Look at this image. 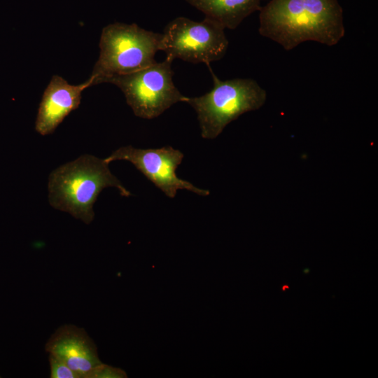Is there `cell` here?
Here are the masks:
<instances>
[{
    "label": "cell",
    "instance_id": "1",
    "mask_svg": "<svg viewBox=\"0 0 378 378\" xmlns=\"http://www.w3.org/2000/svg\"><path fill=\"white\" fill-rule=\"evenodd\" d=\"M259 11V34L286 50L309 41L332 46L345 34L337 0H270Z\"/></svg>",
    "mask_w": 378,
    "mask_h": 378
},
{
    "label": "cell",
    "instance_id": "2",
    "mask_svg": "<svg viewBox=\"0 0 378 378\" xmlns=\"http://www.w3.org/2000/svg\"><path fill=\"white\" fill-rule=\"evenodd\" d=\"M107 187L116 188L122 196L131 195L111 172L104 159L84 155L50 174L48 200L53 208L90 224L94 216V204L101 191Z\"/></svg>",
    "mask_w": 378,
    "mask_h": 378
},
{
    "label": "cell",
    "instance_id": "3",
    "mask_svg": "<svg viewBox=\"0 0 378 378\" xmlns=\"http://www.w3.org/2000/svg\"><path fill=\"white\" fill-rule=\"evenodd\" d=\"M212 75L214 87L209 92L186 102L196 111L204 139L216 138L232 121L244 113L262 107L267 92L252 78L221 80L207 65Z\"/></svg>",
    "mask_w": 378,
    "mask_h": 378
},
{
    "label": "cell",
    "instance_id": "4",
    "mask_svg": "<svg viewBox=\"0 0 378 378\" xmlns=\"http://www.w3.org/2000/svg\"><path fill=\"white\" fill-rule=\"evenodd\" d=\"M162 34L137 24L115 22L102 29L98 60L92 75V85L107 77L132 73L156 63Z\"/></svg>",
    "mask_w": 378,
    "mask_h": 378
},
{
    "label": "cell",
    "instance_id": "5",
    "mask_svg": "<svg viewBox=\"0 0 378 378\" xmlns=\"http://www.w3.org/2000/svg\"><path fill=\"white\" fill-rule=\"evenodd\" d=\"M173 59L167 57L141 70L104 78L102 83H112L125 94L135 115L153 119L174 104L186 102V97L173 82Z\"/></svg>",
    "mask_w": 378,
    "mask_h": 378
},
{
    "label": "cell",
    "instance_id": "6",
    "mask_svg": "<svg viewBox=\"0 0 378 378\" xmlns=\"http://www.w3.org/2000/svg\"><path fill=\"white\" fill-rule=\"evenodd\" d=\"M228 43L225 29L216 22L206 18L196 22L178 17L164 27L160 50L173 60L209 65L224 57Z\"/></svg>",
    "mask_w": 378,
    "mask_h": 378
},
{
    "label": "cell",
    "instance_id": "7",
    "mask_svg": "<svg viewBox=\"0 0 378 378\" xmlns=\"http://www.w3.org/2000/svg\"><path fill=\"white\" fill-rule=\"evenodd\" d=\"M183 157L179 150L169 146L148 149L127 146L113 151L104 160L108 164L116 160L130 162L170 198H174L178 190H187L201 196H207L209 190L199 188L176 175V170L182 162Z\"/></svg>",
    "mask_w": 378,
    "mask_h": 378
},
{
    "label": "cell",
    "instance_id": "8",
    "mask_svg": "<svg viewBox=\"0 0 378 378\" xmlns=\"http://www.w3.org/2000/svg\"><path fill=\"white\" fill-rule=\"evenodd\" d=\"M45 349L67 365L79 378H90L102 363L95 343L83 328L74 325L60 326L49 338Z\"/></svg>",
    "mask_w": 378,
    "mask_h": 378
},
{
    "label": "cell",
    "instance_id": "9",
    "mask_svg": "<svg viewBox=\"0 0 378 378\" xmlns=\"http://www.w3.org/2000/svg\"><path fill=\"white\" fill-rule=\"evenodd\" d=\"M90 76L82 84H69L62 77L54 75L45 90L39 105L35 124L41 135L52 133L57 126L80 104L82 92L92 85Z\"/></svg>",
    "mask_w": 378,
    "mask_h": 378
},
{
    "label": "cell",
    "instance_id": "10",
    "mask_svg": "<svg viewBox=\"0 0 378 378\" xmlns=\"http://www.w3.org/2000/svg\"><path fill=\"white\" fill-rule=\"evenodd\" d=\"M205 18L224 29H234L253 13L260 10V0H186Z\"/></svg>",
    "mask_w": 378,
    "mask_h": 378
},
{
    "label": "cell",
    "instance_id": "11",
    "mask_svg": "<svg viewBox=\"0 0 378 378\" xmlns=\"http://www.w3.org/2000/svg\"><path fill=\"white\" fill-rule=\"evenodd\" d=\"M48 360L50 378H79L74 370L54 356L49 354Z\"/></svg>",
    "mask_w": 378,
    "mask_h": 378
},
{
    "label": "cell",
    "instance_id": "12",
    "mask_svg": "<svg viewBox=\"0 0 378 378\" xmlns=\"http://www.w3.org/2000/svg\"><path fill=\"white\" fill-rule=\"evenodd\" d=\"M126 372L118 368L102 363L91 373L90 378H126Z\"/></svg>",
    "mask_w": 378,
    "mask_h": 378
},
{
    "label": "cell",
    "instance_id": "13",
    "mask_svg": "<svg viewBox=\"0 0 378 378\" xmlns=\"http://www.w3.org/2000/svg\"><path fill=\"white\" fill-rule=\"evenodd\" d=\"M288 288H289V286L288 285H284L282 287V290L284 291L286 289H288Z\"/></svg>",
    "mask_w": 378,
    "mask_h": 378
}]
</instances>
